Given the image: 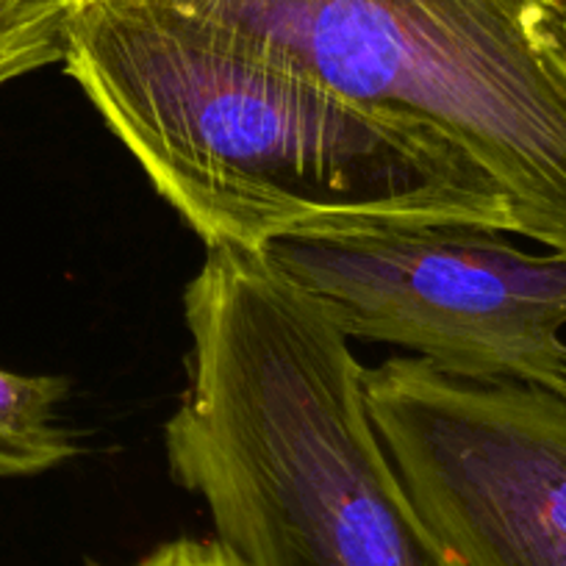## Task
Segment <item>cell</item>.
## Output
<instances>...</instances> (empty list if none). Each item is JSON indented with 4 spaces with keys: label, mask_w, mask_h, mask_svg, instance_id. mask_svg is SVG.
<instances>
[{
    "label": "cell",
    "mask_w": 566,
    "mask_h": 566,
    "mask_svg": "<svg viewBox=\"0 0 566 566\" xmlns=\"http://www.w3.org/2000/svg\"><path fill=\"white\" fill-rule=\"evenodd\" d=\"M70 380L0 367V478H31L81 453L78 437L62 422Z\"/></svg>",
    "instance_id": "obj_6"
},
{
    "label": "cell",
    "mask_w": 566,
    "mask_h": 566,
    "mask_svg": "<svg viewBox=\"0 0 566 566\" xmlns=\"http://www.w3.org/2000/svg\"><path fill=\"white\" fill-rule=\"evenodd\" d=\"M472 226L286 237L264 259L347 339L386 342L448 373L566 395V255Z\"/></svg>",
    "instance_id": "obj_4"
},
{
    "label": "cell",
    "mask_w": 566,
    "mask_h": 566,
    "mask_svg": "<svg viewBox=\"0 0 566 566\" xmlns=\"http://www.w3.org/2000/svg\"><path fill=\"white\" fill-rule=\"evenodd\" d=\"M364 380L408 497L461 566H566V395L417 356Z\"/></svg>",
    "instance_id": "obj_5"
},
{
    "label": "cell",
    "mask_w": 566,
    "mask_h": 566,
    "mask_svg": "<svg viewBox=\"0 0 566 566\" xmlns=\"http://www.w3.org/2000/svg\"><path fill=\"white\" fill-rule=\"evenodd\" d=\"M290 59L500 189L514 233L566 255L558 0H142Z\"/></svg>",
    "instance_id": "obj_3"
},
{
    "label": "cell",
    "mask_w": 566,
    "mask_h": 566,
    "mask_svg": "<svg viewBox=\"0 0 566 566\" xmlns=\"http://www.w3.org/2000/svg\"><path fill=\"white\" fill-rule=\"evenodd\" d=\"M170 472L248 566H461L408 497L350 339L266 261L184 295Z\"/></svg>",
    "instance_id": "obj_2"
},
{
    "label": "cell",
    "mask_w": 566,
    "mask_h": 566,
    "mask_svg": "<svg viewBox=\"0 0 566 566\" xmlns=\"http://www.w3.org/2000/svg\"><path fill=\"white\" fill-rule=\"evenodd\" d=\"M81 0H0V86L64 62Z\"/></svg>",
    "instance_id": "obj_7"
},
{
    "label": "cell",
    "mask_w": 566,
    "mask_h": 566,
    "mask_svg": "<svg viewBox=\"0 0 566 566\" xmlns=\"http://www.w3.org/2000/svg\"><path fill=\"white\" fill-rule=\"evenodd\" d=\"M558 9H560V23H564V31H566V0H558Z\"/></svg>",
    "instance_id": "obj_9"
},
{
    "label": "cell",
    "mask_w": 566,
    "mask_h": 566,
    "mask_svg": "<svg viewBox=\"0 0 566 566\" xmlns=\"http://www.w3.org/2000/svg\"><path fill=\"white\" fill-rule=\"evenodd\" d=\"M62 64L206 250L408 226L514 233L475 167L220 25L81 0Z\"/></svg>",
    "instance_id": "obj_1"
},
{
    "label": "cell",
    "mask_w": 566,
    "mask_h": 566,
    "mask_svg": "<svg viewBox=\"0 0 566 566\" xmlns=\"http://www.w3.org/2000/svg\"><path fill=\"white\" fill-rule=\"evenodd\" d=\"M95 566V564H92ZM128 566H248L222 538H172Z\"/></svg>",
    "instance_id": "obj_8"
}]
</instances>
